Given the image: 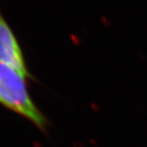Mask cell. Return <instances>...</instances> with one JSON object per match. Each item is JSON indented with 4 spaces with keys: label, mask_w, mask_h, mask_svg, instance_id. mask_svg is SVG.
I'll return each mask as SVG.
<instances>
[{
    "label": "cell",
    "mask_w": 147,
    "mask_h": 147,
    "mask_svg": "<svg viewBox=\"0 0 147 147\" xmlns=\"http://www.w3.org/2000/svg\"><path fill=\"white\" fill-rule=\"evenodd\" d=\"M25 79L15 69L0 62V103L45 130L48 122L33 102Z\"/></svg>",
    "instance_id": "obj_1"
},
{
    "label": "cell",
    "mask_w": 147,
    "mask_h": 147,
    "mask_svg": "<svg viewBox=\"0 0 147 147\" xmlns=\"http://www.w3.org/2000/svg\"><path fill=\"white\" fill-rule=\"evenodd\" d=\"M0 62L15 69L25 79L30 77L21 46L0 10Z\"/></svg>",
    "instance_id": "obj_2"
}]
</instances>
